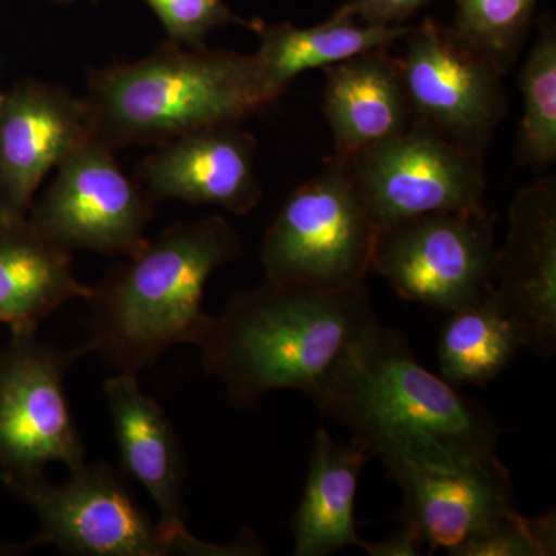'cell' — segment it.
I'll return each mask as SVG.
<instances>
[{
	"instance_id": "cell-22",
	"label": "cell",
	"mask_w": 556,
	"mask_h": 556,
	"mask_svg": "<svg viewBox=\"0 0 556 556\" xmlns=\"http://www.w3.org/2000/svg\"><path fill=\"white\" fill-rule=\"evenodd\" d=\"M522 118L519 123L518 159L544 172L556 161V27L548 14L519 73Z\"/></svg>"
},
{
	"instance_id": "cell-26",
	"label": "cell",
	"mask_w": 556,
	"mask_h": 556,
	"mask_svg": "<svg viewBox=\"0 0 556 556\" xmlns=\"http://www.w3.org/2000/svg\"><path fill=\"white\" fill-rule=\"evenodd\" d=\"M430 2L431 0H348L339 11L361 24L390 27L405 24Z\"/></svg>"
},
{
	"instance_id": "cell-8",
	"label": "cell",
	"mask_w": 556,
	"mask_h": 556,
	"mask_svg": "<svg viewBox=\"0 0 556 556\" xmlns=\"http://www.w3.org/2000/svg\"><path fill=\"white\" fill-rule=\"evenodd\" d=\"M346 160L378 229L428 212L485 207L484 155L420 121Z\"/></svg>"
},
{
	"instance_id": "cell-28",
	"label": "cell",
	"mask_w": 556,
	"mask_h": 556,
	"mask_svg": "<svg viewBox=\"0 0 556 556\" xmlns=\"http://www.w3.org/2000/svg\"><path fill=\"white\" fill-rule=\"evenodd\" d=\"M0 484H3L5 486H9L10 484V477L3 470H0Z\"/></svg>"
},
{
	"instance_id": "cell-19",
	"label": "cell",
	"mask_w": 556,
	"mask_h": 556,
	"mask_svg": "<svg viewBox=\"0 0 556 556\" xmlns=\"http://www.w3.org/2000/svg\"><path fill=\"white\" fill-rule=\"evenodd\" d=\"M371 456L356 439L338 444L324 428L317 431L302 501L291 521L294 556H328L362 547L354 504L358 477Z\"/></svg>"
},
{
	"instance_id": "cell-15",
	"label": "cell",
	"mask_w": 556,
	"mask_h": 556,
	"mask_svg": "<svg viewBox=\"0 0 556 556\" xmlns=\"http://www.w3.org/2000/svg\"><path fill=\"white\" fill-rule=\"evenodd\" d=\"M495 299L540 356L556 350V179L518 190L506 243L497 249Z\"/></svg>"
},
{
	"instance_id": "cell-30",
	"label": "cell",
	"mask_w": 556,
	"mask_h": 556,
	"mask_svg": "<svg viewBox=\"0 0 556 556\" xmlns=\"http://www.w3.org/2000/svg\"><path fill=\"white\" fill-rule=\"evenodd\" d=\"M0 98H2V93H0Z\"/></svg>"
},
{
	"instance_id": "cell-5",
	"label": "cell",
	"mask_w": 556,
	"mask_h": 556,
	"mask_svg": "<svg viewBox=\"0 0 556 556\" xmlns=\"http://www.w3.org/2000/svg\"><path fill=\"white\" fill-rule=\"evenodd\" d=\"M376 228L346 159L332 153L278 211L262 244L266 280L343 291L365 283Z\"/></svg>"
},
{
	"instance_id": "cell-11",
	"label": "cell",
	"mask_w": 556,
	"mask_h": 556,
	"mask_svg": "<svg viewBox=\"0 0 556 556\" xmlns=\"http://www.w3.org/2000/svg\"><path fill=\"white\" fill-rule=\"evenodd\" d=\"M13 490L38 515L40 532L25 547L50 543L87 556H166L174 547L105 464H80L64 484L46 475L11 479Z\"/></svg>"
},
{
	"instance_id": "cell-13",
	"label": "cell",
	"mask_w": 556,
	"mask_h": 556,
	"mask_svg": "<svg viewBox=\"0 0 556 556\" xmlns=\"http://www.w3.org/2000/svg\"><path fill=\"white\" fill-rule=\"evenodd\" d=\"M113 433L126 473L144 486L160 510L159 526L175 554L230 556L258 554L254 544L215 546L192 535L182 504L185 463L166 412L139 387L135 372L119 371L104 386Z\"/></svg>"
},
{
	"instance_id": "cell-2",
	"label": "cell",
	"mask_w": 556,
	"mask_h": 556,
	"mask_svg": "<svg viewBox=\"0 0 556 556\" xmlns=\"http://www.w3.org/2000/svg\"><path fill=\"white\" fill-rule=\"evenodd\" d=\"M376 321L365 283L321 291L266 280L233 294L197 346L230 401L251 408L269 391L313 396L343 351Z\"/></svg>"
},
{
	"instance_id": "cell-18",
	"label": "cell",
	"mask_w": 556,
	"mask_h": 556,
	"mask_svg": "<svg viewBox=\"0 0 556 556\" xmlns=\"http://www.w3.org/2000/svg\"><path fill=\"white\" fill-rule=\"evenodd\" d=\"M93 287L73 274L70 251L50 240L30 218L0 217V324L11 331L38 329L73 299H90Z\"/></svg>"
},
{
	"instance_id": "cell-1",
	"label": "cell",
	"mask_w": 556,
	"mask_h": 556,
	"mask_svg": "<svg viewBox=\"0 0 556 556\" xmlns=\"http://www.w3.org/2000/svg\"><path fill=\"white\" fill-rule=\"evenodd\" d=\"M311 399L383 464L496 455L501 431L489 412L428 371L407 339L379 321L343 351Z\"/></svg>"
},
{
	"instance_id": "cell-23",
	"label": "cell",
	"mask_w": 556,
	"mask_h": 556,
	"mask_svg": "<svg viewBox=\"0 0 556 556\" xmlns=\"http://www.w3.org/2000/svg\"><path fill=\"white\" fill-rule=\"evenodd\" d=\"M538 0H457L448 30L506 76L525 49Z\"/></svg>"
},
{
	"instance_id": "cell-7",
	"label": "cell",
	"mask_w": 556,
	"mask_h": 556,
	"mask_svg": "<svg viewBox=\"0 0 556 556\" xmlns=\"http://www.w3.org/2000/svg\"><path fill=\"white\" fill-rule=\"evenodd\" d=\"M36 331H11L0 354V470L10 482L38 477L50 463L65 464L68 470L86 463L64 376L91 348L87 342L60 350L40 342Z\"/></svg>"
},
{
	"instance_id": "cell-29",
	"label": "cell",
	"mask_w": 556,
	"mask_h": 556,
	"mask_svg": "<svg viewBox=\"0 0 556 556\" xmlns=\"http://www.w3.org/2000/svg\"><path fill=\"white\" fill-rule=\"evenodd\" d=\"M58 2H73V0H58Z\"/></svg>"
},
{
	"instance_id": "cell-21",
	"label": "cell",
	"mask_w": 556,
	"mask_h": 556,
	"mask_svg": "<svg viewBox=\"0 0 556 556\" xmlns=\"http://www.w3.org/2000/svg\"><path fill=\"white\" fill-rule=\"evenodd\" d=\"M521 348V332L492 291L481 302L448 314L438 348L442 378L453 386H485Z\"/></svg>"
},
{
	"instance_id": "cell-10",
	"label": "cell",
	"mask_w": 556,
	"mask_h": 556,
	"mask_svg": "<svg viewBox=\"0 0 556 556\" xmlns=\"http://www.w3.org/2000/svg\"><path fill=\"white\" fill-rule=\"evenodd\" d=\"M402 42L397 61L413 119L485 156L507 115L504 76L431 17L413 25Z\"/></svg>"
},
{
	"instance_id": "cell-17",
	"label": "cell",
	"mask_w": 556,
	"mask_h": 556,
	"mask_svg": "<svg viewBox=\"0 0 556 556\" xmlns=\"http://www.w3.org/2000/svg\"><path fill=\"white\" fill-rule=\"evenodd\" d=\"M324 70V115L336 155L351 159L361 150L394 137L413 123L397 58L375 49Z\"/></svg>"
},
{
	"instance_id": "cell-27",
	"label": "cell",
	"mask_w": 556,
	"mask_h": 556,
	"mask_svg": "<svg viewBox=\"0 0 556 556\" xmlns=\"http://www.w3.org/2000/svg\"><path fill=\"white\" fill-rule=\"evenodd\" d=\"M424 541L413 527L402 522L396 532L379 543L364 541L362 548L369 556H417L422 551Z\"/></svg>"
},
{
	"instance_id": "cell-16",
	"label": "cell",
	"mask_w": 556,
	"mask_h": 556,
	"mask_svg": "<svg viewBox=\"0 0 556 556\" xmlns=\"http://www.w3.org/2000/svg\"><path fill=\"white\" fill-rule=\"evenodd\" d=\"M138 179L152 199L211 204L233 215L262 199L257 139L240 124H222L155 146L139 163Z\"/></svg>"
},
{
	"instance_id": "cell-9",
	"label": "cell",
	"mask_w": 556,
	"mask_h": 556,
	"mask_svg": "<svg viewBox=\"0 0 556 556\" xmlns=\"http://www.w3.org/2000/svg\"><path fill=\"white\" fill-rule=\"evenodd\" d=\"M115 150L91 137L58 164L56 178L28 218L50 240L104 255L137 254L153 218L148 190L127 177Z\"/></svg>"
},
{
	"instance_id": "cell-12",
	"label": "cell",
	"mask_w": 556,
	"mask_h": 556,
	"mask_svg": "<svg viewBox=\"0 0 556 556\" xmlns=\"http://www.w3.org/2000/svg\"><path fill=\"white\" fill-rule=\"evenodd\" d=\"M404 495L401 522L431 551L455 554L467 540L514 510V486L500 457L457 456L386 463Z\"/></svg>"
},
{
	"instance_id": "cell-25",
	"label": "cell",
	"mask_w": 556,
	"mask_h": 556,
	"mask_svg": "<svg viewBox=\"0 0 556 556\" xmlns=\"http://www.w3.org/2000/svg\"><path fill=\"white\" fill-rule=\"evenodd\" d=\"M159 17L167 40L186 47H206L207 36L217 28L240 24L252 28L254 21H244L229 9L226 0H144Z\"/></svg>"
},
{
	"instance_id": "cell-3",
	"label": "cell",
	"mask_w": 556,
	"mask_h": 556,
	"mask_svg": "<svg viewBox=\"0 0 556 556\" xmlns=\"http://www.w3.org/2000/svg\"><path fill=\"white\" fill-rule=\"evenodd\" d=\"M241 251L239 233L219 215L164 229L93 287L91 353L137 375L172 346L199 345L212 317L203 311L207 280Z\"/></svg>"
},
{
	"instance_id": "cell-24",
	"label": "cell",
	"mask_w": 556,
	"mask_h": 556,
	"mask_svg": "<svg viewBox=\"0 0 556 556\" xmlns=\"http://www.w3.org/2000/svg\"><path fill=\"white\" fill-rule=\"evenodd\" d=\"M555 551V511L529 518L514 508L467 540L453 556H551Z\"/></svg>"
},
{
	"instance_id": "cell-4",
	"label": "cell",
	"mask_w": 556,
	"mask_h": 556,
	"mask_svg": "<svg viewBox=\"0 0 556 556\" xmlns=\"http://www.w3.org/2000/svg\"><path fill=\"white\" fill-rule=\"evenodd\" d=\"M83 101L91 134L113 150L241 124L273 104L254 53L170 40L141 60L93 70Z\"/></svg>"
},
{
	"instance_id": "cell-20",
	"label": "cell",
	"mask_w": 556,
	"mask_h": 556,
	"mask_svg": "<svg viewBox=\"0 0 556 556\" xmlns=\"http://www.w3.org/2000/svg\"><path fill=\"white\" fill-rule=\"evenodd\" d=\"M412 27L361 24L339 10L327 22L314 27L300 28L289 22L270 25L255 20L251 30L260 38L254 54L263 89L270 102H276L302 73L338 64L364 51L390 49Z\"/></svg>"
},
{
	"instance_id": "cell-14",
	"label": "cell",
	"mask_w": 556,
	"mask_h": 556,
	"mask_svg": "<svg viewBox=\"0 0 556 556\" xmlns=\"http://www.w3.org/2000/svg\"><path fill=\"white\" fill-rule=\"evenodd\" d=\"M93 137L86 104L64 87L24 80L0 98V217H27L40 182Z\"/></svg>"
},
{
	"instance_id": "cell-6",
	"label": "cell",
	"mask_w": 556,
	"mask_h": 556,
	"mask_svg": "<svg viewBox=\"0 0 556 556\" xmlns=\"http://www.w3.org/2000/svg\"><path fill=\"white\" fill-rule=\"evenodd\" d=\"M497 248L486 207L450 208L378 229L371 270L401 299L455 313L495 289Z\"/></svg>"
}]
</instances>
